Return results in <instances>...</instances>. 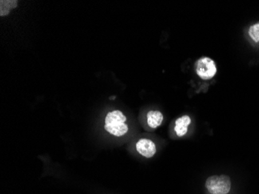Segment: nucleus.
Returning a JSON list of instances; mask_svg holds the SVG:
<instances>
[{
  "mask_svg": "<svg viewBox=\"0 0 259 194\" xmlns=\"http://www.w3.org/2000/svg\"><path fill=\"white\" fill-rule=\"evenodd\" d=\"M127 117L121 111H114L106 116V131L116 137H121L128 132V125L125 124Z\"/></svg>",
  "mask_w": 259,
  "mask_h": 194,
  "instance_id": "1",
  "label": "nucleus"
},
{
  "mask_svg": "<svg viewBox=\"0 0 259 194\" xmlns=\"http://www.w3.org/2000/svg\"><path fill=\"white\" fill-rule=\"evenodd\" d=\"M136 149L138 153L145 158L153 157L156 153V145L150 139H140L137 142Z\"/></svg>",
  "mask_w": 259,
  "mask_h": 194,
  "instance_id": "4",
  "label": "nucleus"
},
{
  "mask_svg": "<svg viewBox=\"0 0 259 194\" xmlns=\"http://www.w3.org/2000/svg\"><path fill=\"white\" fill-rule=\"evenodd\" d=\"M17 6V1H0V16L5 17Z\"/></svg>",
  "mask_w": 259,
  "mask_h": 194,
  "instance_id": "7",
  "label": "nucleus"
},
{
  "mask_svg": "<svg viewBox=\"0 0 259 194\" xmlns=\"http://www.w3.org/2000/svg\"><path fill=\"white\" fill-rule=\"evenodd\" d=\"M147 124L151 128H157L162 124L163 120V114L160 111H149L147 114Z\"/></svg>",
  "mask_w": 259,
  "mask_h": 194,
  "instance_id": "6",
  "label": "nucleus"
},
{
  "mask_svg": "<svg viewBox=\"0 0 259 194\" xmlns=\"http://www.w3.org/2000/svg\"><path fill=\"white\" fill-rule=\"evenodd\" d=\"M195 70L202 80H211L217 74V65L210 57H202L196 61Z\"/></svg>",
  "mask_w": 259,
  "mask_h": 194,
  "instance_id": "3",
  "label": "nucleus"
},
{
  "mask_svg": "<svg viewBox=\"0 0 259 194\" xmlns=\"http://www.w3.org/2000/svg\"><path fill=\"white\" fill-rule=\"evenodd\" d=\"M205 186L211 194H228L230 191L231 182L226 175L212 176L206 179Z\"/></svg>",
  "mask_w": 259,
  "mask_h": 194,
  "instance_id": "2",
  "label": "nucleus"
},
{
  "mask_svg": "<svg viewBox=\"0 0 259 194\" xmlns=\"http://www.w3.org/2000/svg\"><path fill=\"white\" fill-rule=\"evenodd\" d=\"M248 33L254 41L259 42V22L251 26L248 30Z\"/></svg>",
  "mask_w": 259,
  "mask_h": 194,
  "instance_id": "8",
  "label": "nucleus"
},
{
  "mask_svg": "<svg viewBox=\"0 0 259 194\" xmlns=\"http://www.w3.org/2000/svg\"><path fill=\"white\" fill-rule=\"evenodd\" d=\"M190 116L184 115L175 120V132L178 137H183L188 132V127L191 124Z\"/></svg>",
  "mask_w": 259,
  "mask_h": 194,
  "instance_id": "5",
  "label": "nucleus"
},
{
  "mask_svg": "<svg viewBox=\"0 0 259 194\" xmlns=\"http://www.w3.org/2000/svg\"><path fill=\"white\" fill-rule=\"evenodd\" d=\"M111 100H114V99H115V96H112V97H111Z\"/></svg>",
  "mask_w": 259,
  "mask_h": 194,
  "instance_id": "9",
  "label": "nucleus"
}]
</instances>
